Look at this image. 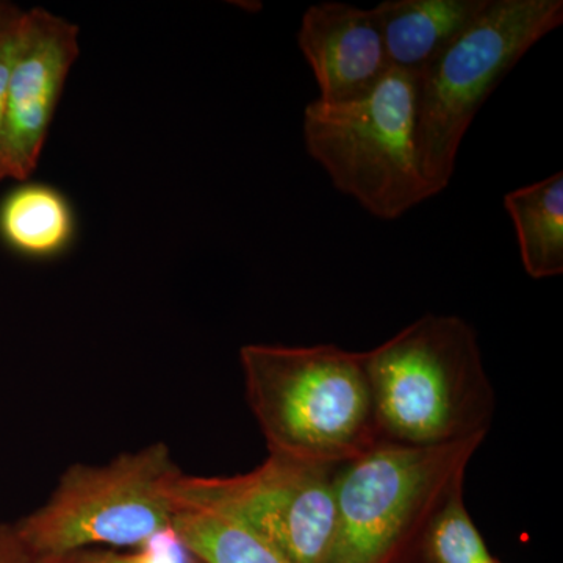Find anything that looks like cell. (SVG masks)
<instances>
[{"label":"cell","instance_id":"8","mask_svg":"<svg viewBox=\"0 0 563 563\" xmlns=\"http://www.w3.org/2000/svg\"><path fill=\"white\" fill-rule=\"evenodd\" d=\"M79 54L76 24L44 9L24 11L0 139V168L5 179L25 181L38 166L63 88Z\"/></svg>","mask_w":563,"mask_h":563},{"label":"cell","instance_id":"5","mask_svg":"<svg viewBox=\"0 0 563 563\" xmlns=\"http://www.w3.org/2000/svg\"><path fill=\"white\" fill-rule=\"evenodd\" d=\"M181 477L165 443L106 465L76 463L62 474L49 499L14 529L33 558L84 548L135 550L174 528Z\"/></svg>","mask_w":563,"mask_h":563},{"label":"cell","instance_id":"12","mask_svg":"<svg viewBox=\"0 0 563 563\" xmlns=\"http://www.w3.org/2000/svg\"><path fill=\"white\" fill-rule=\"evenodd\" d=\"M76 233V218L66 196L44 184H22L0 206V236L25 257L63 254Z\"/></svg>","mask_w":563,"mask_h":563},{"label":"cell","instance_id":"14","mask_svg":"<svg viewBox=\"0 0 563 563\" xmlns=\"http://www.w3.org/2000/svg\"><path fill=\"white\" fill-rule=\"evenodd\" d=\"M33 559L35 563H203L181 542L174 528L135 550L84 548L70 553Z\"/></svg>","mask_w":563,"mask_h":563},{"label":"cell","instance_id":"4","mask_svg":"<svg viewBox=\"0 0 563 563\" xmlns=\"http://www.w3.org/2000/svg\"><path fill=\"white\" fill-rule=\"evenodd\" d=\"M563 22L562 0H490L417 77L413 143L429 199L446 190L462 141L492 92Z\"/></svg>","mask_w":563,"mask_h":563},{"label":"cell","instance_id":"6","mask_svg":"<svg viewBox=\"0 0 563 563\" xmlns=\"http://www.w3.org/2000/svg\"><path fill=\"white\" fill-rule=\"evenodd\" d=\"M415 95L417 76L391 68L363 98L314 99L303 110L310 157L336 190L379 220H398L429 199L415 152Z\"/></svg>","mask_w":563,"mask_h":563},{"label":"cell","instance_id":"3","mask_svg":"<svg viewBox=\"0 0 563 563\" xmlns=\"http://www.w3.org/2000/svg\"><path fill=\"white\" fill-rule=\"evenodd\" d=\"M485 439L410 446L379 442L336 466V526L328 563H410L437 515L465 487Z\"/></svg>","mask_w":563,"mask_h":563},{"label":"cell","instance_id":"7","mask_svg":"<svg viewBox=\"0 0 563 563\" xmlns=\"http://www.w3.org/2000/svg\"><path fill=\"white\" fill-rule=\"evenodd\" d=\"M336 466L268 454L235 476H188L180 501L207 507L254 532L292 563H328L336 512Z\"/></svg>","mask_w":563,"mask_h":563},{"label":"cell","instance_id":"15","mask_svg":"<svg viewBox=\"0 0 563 563\" xmlns=\"http://www.w3.org/2000/svg\"><path fill=\"white\" fill-rule=\"evenodd\" d=\"M22 14L24 11L5 24H0V139H2L11 74H13L14 62H16L21 47Z\"/></svg>","mask_w":563,"mask_h":563},{"label":"cell","instance_id":"2","mask_svg":"<svg viewBox=\"0 0 563 563\" xmlns=\"http://www.w3.org/2000/svg\"><path fill=\"white\" fill-rule=\"evenodd\" d=\"M240 365L268 454L339 466L383 442L363 352L255 343Z\"/></svg>","mask_w":563,"mask_h":563},{"label":"cell","instance_id":"11","mask_svg":"<svg viewBox=\"0 0 563 563\" xmlns=\"http://www.w3.org/2000/svg\"><path fill=\"white\" fill-rule=\"evenodd\" d=\"M526 274L542 280L563 273V173L504 196Z\"/></svg>","mask_w":563,"mask_h":563},{"label":"cell","instance_id":"13","mask_svg":"<svg viewBox=\"0 0 563 563\" xmlns=\"http://www.w3.org/2000/svg\"><path fill=\"white\" fill-rule=\"evenodd\" d=\"M174 529L203 563H292L254 532L207 507L181 503Z\"/></svg>","mask_w":563,"mask_h":563},{"label":"cell","instance_id":"16","mask_svg":"<svg viewBox=\"0 0 563 563\" xmlns=\"http://www.w3.org/2000/svg\"><path fill=\"white\" fill-rule=\"evenodd\" d=\"M0 563H35L13 523H0Z\"/></svg>","mask_w":563,"mask_h":563},{"label":"cell","instance_id":"9","mask_svg":"<svg viewBox=\"0 0 563 563\" xmlns=\"http://www.w3.org/2000/svg\"><path fill=\"white\" fill-rule=\"evenodd\" d=\"M298 44L321 102L363 98L391 69L372 9L335 0L314 3L302 14Z\"/></svg>","mask_w":563,"mask_h":563},{"label":"cell","instance_id":"17","mask_svg":"<svg viewBox=\"0 0 563 563\" xmlns=\"http://www.w3.org/2000/svg\"><path fill=\"white\" fill-rule=\"evenodd\" d=\"M21 13L16 7L10 5V3L0 2V24H5L13 18H16Z\"/></svg>","mask_w":563,"mask_h":563},{"label":"cell","instance_id":"18","mask_svg":"<svg viewBox=\"0 0 563 563\" xmlns=\"http://www.w3.org/2000/svg\"><path fill=\"white\" fill-rule=\"evenodd\" d=\"M5 179V174H3L2 168H0V181Z\"/></svg>","mask_w":563,"mask_h":563},{"label":"cell","instance_id":"10","mask_svg":"<svg viewBox=\"0 0 563 563\" xmlns=\"http://www.w3.org/2000/svg\"><path fill=\"white\" fill-rule=\"evenodd\" d=\"M490 0H385L372 11L390 68L420 76Z\"/></svg>","mask_w":563,"mask_h":563},{"label":"cell","instance_id":"1","mask_svg":"<svg viewBox=\"0 0 563 563\" xmlns=\"http://www.w3.org/2000/svg\"><path fill=\"white\" fill-rule=\"evenodd\" d=\"M363 357L384 442L440 446L487 439L496 393L468 321L422 314Z\"/></svg>","mask_w":563,"mask_h":563}]
</instances>
